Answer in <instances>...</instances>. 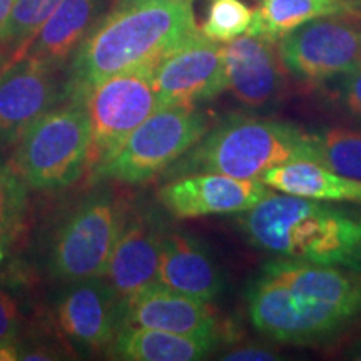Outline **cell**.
Here are the masks:
<instances>
[{
	"label": "cell",
	"instance_id": "cell-14",
	"mask_svg": "<svg viewBox=\"0 0 361 361\" xmlns=\"http://www.w3.org/2000/svg\"><path fill=\"white\" fill-rule=\"evenodd\" d=\"M57 319L75 345L102 350L112 346L123 328V300L102 278L84 279L59 300Z\"/></svg>",
	"mask_w": 361,
	"mask_h": 361
},
{
	"label": "cell",
	"instance_id": "cell-20",
	"mask_svg": "<svg viewBox=\"0 0 361 361\" xmlns=\"http://www.w3.org/2000/svg\"><path fill=\"white\" fill-rule=\"evenodd\" d=\"M261 180L271 189L326 202L361 204V180L346 178L314 161H293L266 173Z\"/></svg>",
	"mask_w": 361,
	"mask_h": 361
},
{
	"label": "cell",
	"instance_id": "cell-29",
	"mask_svg": "<svg viewBox=\"0 0 361 361\" xmlns=\"http://www.w3.org/2000/svg\"><path fill=\"white\" fill-rule=\"evenodd\" d=\"M223 360L229 361H276L279 360L278 355L273 351L258 348V346H245V348H238L229 351L223 356Z\"/></svg>",
	"mask_w": 361,
	"mask_h": 361
},
{
	"label": "cell",
	"instance_id": "cell-5",
	"mask_svg": "<svg viewBox=\"0 0 361 361\" xmlns=\"http://www.w3.org/2000/svg\"><path fill=\"white\" fill-rule=\"evenodd\" d=\"M207 129V117L196 106L161 107L129 134L109 159L92 171L94 178L126 184L146 183L168 171L201 141Z\"/></svg>",
	"mask_w": 361,
	"mask_h": 361
},
{
	"label": "cell",
	"instance_id": "cell-4",
	"mask_svg": "<svg viewBox=\"0 0 361 361\" xmlns=\"http://www.w3.org/2000/svg\"><path fill=\"white\" fill-rule=\"evenodd\" d=\"M90 126L84 102L54 107L17 142L12 168L32 189L71 186L87 169Z\"/></svg>",
	"mask_w": 361,
	"mask_h": 361
},
{
	"label": "cell",
	"instance_id": "cell-15",
	"mask_svg": "<svg viewBox=\"0 0 361 361\" xmlns=\"http://www.w3.org/2000/svg\"><path fill=\"white\" fill-rule=\"evenodd\" d=\"M162 329L178 335L218 338L213 310L161 283H151L123 301V328Z\"/></svg>",
	"mask_w": 361,
	"mask_h": 361
},
{
	"label": "cell",
	"instance_id": "cell-30",
	"mask_svg": "<svg viewBox=\"0 0 361 361\" xmlns=\"http://www.w3.org/2000/svg\"><path fill=\"white\" fill-rule=\"evenodd\" d=\"M20 360V351L13 341H0V361Z\"/></svg>",
	"mask_w": 361,
	"mask_h": 361
},
{
	"label": "cell",
	"instance_id": "cell-19",
	"mask_svg": "<svg viewBox=\"0 0 361 361\" xmlns=\"http://www.w3.org/2000/svg\"><path fill=\"white\" fill-rule=\"evenodd\" d=\"M102 0H62L32 39L13 54L12 61L29 57L61 69L97 24Z\"/></svg>",
	"mask_w": 361,
	"mask_h": 361
},
{
	"label": "cell",
	"instance_id": "cell-16",
	"mask_svg": "<svg viewBox=\"0 0 361 361\" xmlns=\"http://www.w3.org/2000/svg\"><path fill=\"white\" fill-rule=\"evenodd\" d=\"M164 238V226L154 214L144 213L126 219L104 274L121 300L156 283Z\"/></svg>",
	"mask_w": 361,
	"mask_h": 361
},
{
	"label": "cell",
	"instance_id": "cell-8",
	"mask_svg": "<svg viewBox=\"0 0 361 361\" xmlns=\"http://www.w3.org/2000/svg\"><path fill=\"white\" fill-rule=\"evenodd\" d=\"M247 310L258 331L291 345H310L335 336L353 319L331 306L259 273L247 290Z\"/></svg>",
	"mask_w": 361,
	"mask_h": 361
},
{
	"label": "cell",
	"instance_id": "cell-11",
	"mask_svg": "<svg viewBox=\"0 0 361 361\" xmlns=\"http://www.w3.org/2000/svg\"><path fill=\"white\" fill-rule=\"evenodd\" d=\"M54 67L29 57L0 72V146H12L66 96Z\"/></svg>",
	"mask_w": 361,
	"mask_h": 361
},
{
	"label": "cell",
	"instance_id": "cell-10",
	"mask_svg": "<svg viewBox=\"0 0 361 361\" xmlns=\"http://www.w3.org/2000/svg\"><path fill=\"white\" fill-rule=\"evenodd\" d=\"M162 106H196L228 90L224 45L197 32L162 56L152 72Z\"/></svg>",
	"mask_w": 361,
	"mask_h": 361
},
{
	"label": "cell",
	"instance_id": "cell-3",
	"mask_svg": "<svg viewBox=\"0 0 361 361\" xmlns=\"http://www.w3.org/2000/svg\"><path fill=\"white\" fill-rule=\"evenodd\" d=\"M313 134L273 119L226 117L168 169L169 178L216 173L238 179L261 178L293 161H313Z\"/></svg>",
	"mask_w": 361,
	"mask_h": 361
},
{
	"label": "cell",
	"instance_id": "cell-31",
	"mask_svg": "<svg viewBox=\"0 0 361 361\" xmlns=\"http://www.w3.org/2000/svg\"><path fill=\"white\" fill-rule=\"evenodd\" d=\"M13 6H16V0H0V34L6 29Z\"/></svg>",
	"mask_w": 361,
	"mask_h": 361
},
{
	"label": "cell",
	"instance_id": "cell-33",
	"mask_svg": "<svg viewBox=\"0 0 361 361\" xmlns=\"http://www.w3.org/2000/svg\"><path fill=\"white\" fill-rule=\"evenodd\" d=\"M348 356H350L351 360H358V361H361V340H360L358 343H356L353 348H351Z\"/></svg>",
	"mask_w": 361,
	"mask_h": 361
},
{
	"label": "cell",
	"instance_id": "cell-17",
	"mask_svg": "<svg viewBox=\"0 0 361 361\" xmlns=\"http://www.w3.org/2000/svg\"><path fill=\"white\" fill-rule=\"evenodd\" d=\"M261 273L318 303L336 308L353 322L361 316L358 269L283 258L269 261Z\"/></svg>",
	"mask_w": 361,
	"mask_h": 361
},
{
	"label": "cell",
	"instance_id": "cell-21",
	"mask_svg": "<svg viewBox=\"0 0 361 361\" xmlns=\"http://www.w3.org/2000/svg\"><path fill=\"white\" fill-rule=\"evenodd\" d=\"M216 346L218 338L124 326L112 343V353L129 361H197L213 353Z\"/></svg>",
	"mask_w": 361,
	"mask_h": 361
},
{
	"label": "cell",
	"instance_id": "cell-28",
	"mask_svg": "<svg viewBox=\"0 0 361 361\" xmlns=\"http://www.w3.org/2000/svg\"><path fill=\"white\" fill-rule=\"evenodd\" d=\"M340 97L346 109L355 117L361 119V66L343 74Z\"/></svg>",
	"mask_w": 361,
	"mask_h": 361
},
{
	"label": "cell",
	"instance_id": "cell-6",
	"mask_svg": "<svg viewBox=\"0 0 361 361\" xmlns=\"http://www.w3.org/2000/svg\"><path fill=\"white\" fill-rule=\"evenodd\" d=\"M154 66L146 64L119 72L78 97L89 116L90 173L109 159L139 124L164 107L154 89Z\"/></svg>",
	"mask_w": 361,
	"mask_h": 361
},
{
	"label": "cell",
	"instance_id": "cell-23",
	"mask_svg": "<svg viewBox=\"0 0 361 361\" xmlns=\"http://www.w3.org/2000/svg\"><path fill=\"white\" fill-rule=\"evenodd\" d=\"M313 161L346 178L361 180V130L331 128L313 134Z\"/></svg>",
	"mask_w": 361,
	"mask_h": 361
},
{
	"label": "cell",
	"instance_id": "cell-18",
	"mask_svg": "<svg viewBox=\"0 0 361 361\" xmlns=\"http://www.w3.org/2000/svg\"><path fill=\"white\" fill-rule=\"evenodd\" d=\"M156 283L211 303L224 291V276L204 243L184 233H166Z\"/></svg>",
	"mask_w": 361,
	"mask_h": 361
},
{
	"label": "cell",
	"instance_id": "cell-12",
	"mask_svg": "<svg viewBox=\"0 0 361 361\" xmlns=\"http://www.w3.org/2000/svg\"><path fill=\"white\" fill-rule=\"evenodd\" d=\"M263 180L196 173L174 178L157 192L161 204L179 219L246 213L268 196Z\"/></svg>",
	"mask_w": 361,
	"mask_h": 361
},
{
	"label": "cell",
	"instance_id": "cell-13",
	"mask_svg": "<svg viewBox=\"0 0 361 361\" xmlns=\"http://www.w3.org/2000/svg\"><path fill=\"white\" fill-rule=\"evenodd\" d=\"M228 90L250 107L279 102L286 90V66L278 42L264 35L243 34L224 45Z\"/></svg>",
	"mask_w": 361,
	"mask_h": 361
},
{
	"label": "cell",
	"instance_id": "cell-34",
	"mask_svg": "<svg viewBox=\"0 0 361 361\" xmlns=\"http://www.w3.org/2000/svg\"><path fill=\"white\" fill-rule=\"evenodd\" d=\"M4 247H6V246L0 245V261H2V259H4V256H6V251H4Z\"/></svg>",
	"mask_w": 361,
	"mask_h": 361
},
{
	"label": "cell",
	"instance_id": "cell-35",
	"mask_svg": "<svg viewBox=\"0 0 361 361\" xmlns=\"http://www.w3.org/2000/svg\"><path fill=\"white\" fill-rule=\"evenodd\" d=\"M358 223H360V229H361V219L358 221ZM360 261H361V245H360Z\"/></svg>",
	"mask_w": 361,
	"mask_h": 361
},
{
	"label": "cell",
	"instance_id": "cell-22",
	"mask_svg": "<svg viewBox=\"0 0 361 361\" xmlns=\"http://www.w3.org/2000/svg\"><path fill=\"white\" fill-rule=\"evenodd\" d=\"M341 13H361V0H261L246 34L278 42L306 22Z\"/></svg>",
	"mask_w": 361,
	"mask_h": 361
},
{
	"label": "cell",
	"instance_id": "cell-24",
	"mask_svg": "<svg viewBox=\"0 0 361 361\" xmlns=\"http://www.w3.org/2000/svg\"><path fill=\"white\" fill-rule=\"evenodd\" d=\"M252 17L255 11L243 0H209L206 20L200 29L207 39L228 44L250 30Z\"/></svg>",
	"mask_w": 361,
	"mask_h": 361
},
{
	"label": "cell",
	"instance_id": "cell-25",
	"mask_svg": "<svg viewBox=\"0 0 361 361\" xmlns=\"http://www.w3.org/2000/svg\"><path fill=\"white\" fill-rule=\"evenodd\" d=\"M27 209V186L11 166L0 159V245L19 231Z\"/></svg>",
	"mask_w": 361,
	"mask_h": 361
},
{
	"label": "cell",
	"instance_id": "cell-1",
	"mask_svg": "<svg viewBox=\"0 0 361 361\" xmlns=\"http://www.w3.org/2000/svg\"><path fill=\"white\" fill-rule=\"evenodd\" d=\"M200 30L192 0L119 6L97 20L74 52L66 96L78 99L111 75L157 64L162 56Z\"/></svg>",
	"mask_w": 361,
	"mask_h": 361
},
{
	"label": "cell",
	"instance_id": "cell-26",
	"mask_svg": "<svg viewBox=\"0 0 361 361\" xmlns=\"http://www.w3.org/2000/svg\"><path fill=\"white\" fill-rule=\"evenodd\" d=\"M61 2L62 0H16L6 29L0 34V40L19 51L22 45L34 37Z\"/></svg>",
	"mask_w": 361,
	"mask_h": 361
},
{
	"label": "cell",
	"instance_id": "cell-32",
	"mask_svg": "<svg viewBox=\"0 0 361 361\" xmlns=\"http://www.w3.org/2000/svg\"><path fill=\"white\" fill-rule=\"evenodd\" d=\"M179 2V0H121L119 6H135V4H166Z\"/></svg>",
	"mask_w": 361,
	"mask_h": 361
},
{
	"label": "cell",
	"instance_id": "cell-2",
	"mask_svg": "<svg viewBox=\"0 0 361 361\" xmlns=\"http://www.w3.org/2000/svg\"><path fill=\"white\" fill-rule=\"evenodd\" d=\"M238 221L258 250L288 259L361 269L360 223L326 201L269 192Z\"/></svg>",
	"mask_w": 361,
	"mask_h": 361
},
{
	"label": "cell",
	"instance_id": "cell-27",
	"mask_svg": "<svg viewBox=\"0 0 361 361\" xmlns=\"http://www.w3.org/2000/svg\"><path fill=\"white\" fill-rule=\"evenodd\" d=\"M22 326V313L17 301L0 290V341H13Z\"/></svg>",
	"mask_w": 361,
	"mask_h": 361
},
{
	"label": "cell",
	"instance_id": "cell-9",
	"mask_svg": "<svg viewBox=\"0 0 361 361\" xmlns=\"http://www.w3.org/2000/svg\"><path fill=\"white\" fill-rule=\"evenodd\" d=\"M286 69L305 82H324L361 66V13L314 19L278 40Z\"/></svg>",
	"mask_w": 361,
	"mask_h": 361
},
{
	"label": "cell",
	"instance_id": "cell-7",
	"mask_svg": "<svg viewBox=\"0 0 361 361\" xmlns=\"http://www.w3.org/2000/svg\"><path fill=\"white\" fill-rule=\"evenodd\" d=\"M124 223L119 201L106 192L89 197L67 218L54 239L52 273L71 283L104 278Z\"/></svg>",
	"mask_w": 361,
	"mask_h": 361
}]
</instances>
